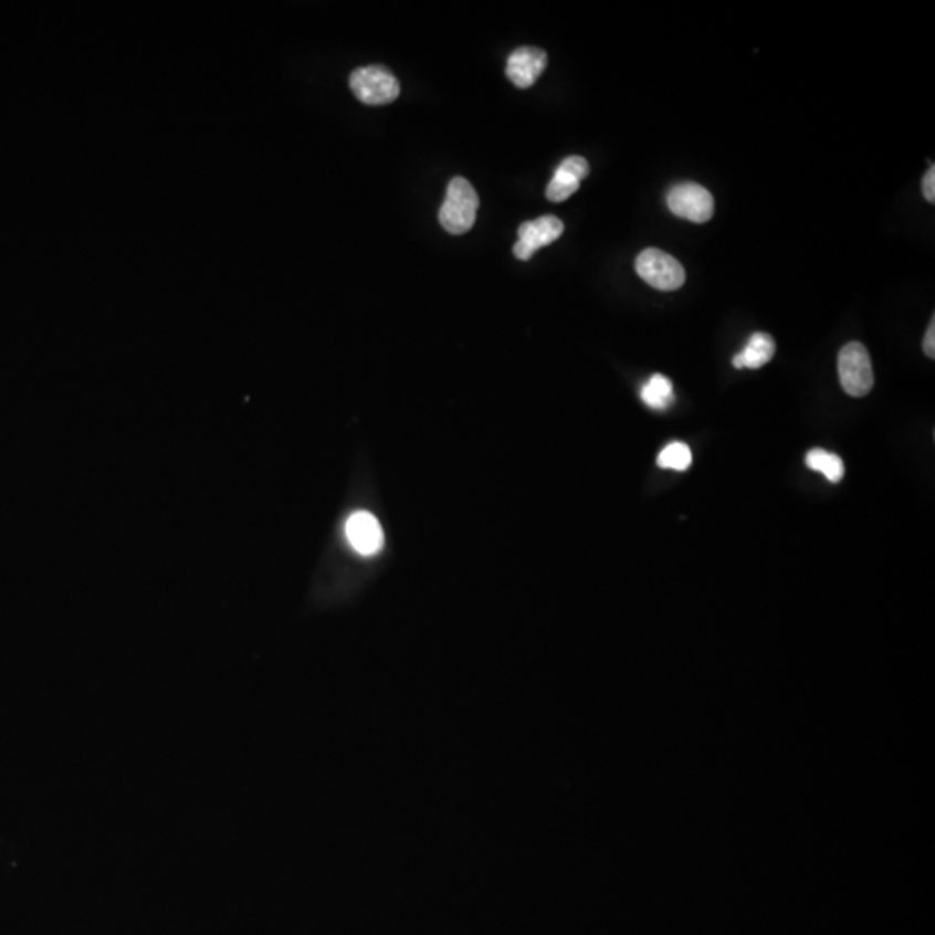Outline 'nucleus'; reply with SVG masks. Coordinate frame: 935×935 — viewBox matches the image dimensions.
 <instances>
[{
    "label": "nucleus",
    "instance_id": "obj_1",
    "mask_svg": "<svg viewBox=\"0 0 935 935\" xmlns=\"http://www.w3.org/2000/svg\"><path fill=\"white\" fill-rule=\"evenodd\" d=\"M479 212V195L463 177L449 182L444 204L440 208V224L451 234H464L475 224Z\"/></svg>",
    "mask_w": 935,
    "mask_h": 935
},
{
    "label": "nucleus",
    "instance_id": "obj_9",
    "mask_svg": "<svg viewBox=\"0 0 935 935\" xmlns=\"http://www.w3.org/2000/svg\"><path fill=\"white\" fill-rule=\"evenodd\" d=\"M588 174L589 164L582 156H568L561 161L560 167L556 168L555 176L546 189V198L555 203L568 200L574 192L579 191L580 182L588 177Z\"/></svg>",
    "mask_w": 935,
    "mask_h": 935
},
{
    "label": "nucleus",
    "instance_id": "obj_10",
    "mask_svg": "<svg viewBox=\"0 0 935 935\" xmlns=\"http://www.w3.org/2000/svg\"><path fill=\"white\" fill-rule=\"evenodd\" d=\"M776 344L768 333H754L742 353L733 357L736 369H759L775 357Z\"/></svg>",
    "mask_w": 935,
    "mask_h": 935
},
{
    "label": "nucleus",
    "instance_id": "obj_12",
    "mask_svg": "<svg viewBox=\"0 0 935 935\" xmlns=\"http://www.w3.org/2000/svg\"><path fill=\"white\" fill-rule=\"evenodd\" d=\"M806 464L812 472H820L831 484H839L845 475L842 458L824 449H811L806 456Z\"/></svg>",
    "mask_w": 935,
    "mask_h": 935
},
{
    "label": "nucleus",
    "instance_id": "obj_7",
    "mask_svg": "<svg viewBox=\"0 0 935 935\" xmlns=\"http://www.w3.org/2000/svg\"><path fill=\"white\" fill-rule=\"evenodd\" d=\"M345 536L354 551L360 556H375L384 548V528L378 518L369 512H356L348 516Z\"/></svg>",
    "mask_w": 935,
    "mask_h": 935
},
{
    "label": "nucleus",
    "instance_id": "obj_6",
    "mask_svg": "<svg viewBox=\"0 0 935 935\" xmlns=\"http://www.w3.org/2000/svg\"><path fill=\"white\" fill-rule=\"evenodd\" d=\"M564 222L555 216H543L519 225L518 243L513 249L516 259L530 260L537 250L558 240L564 234Z\"/></svg>",
    "mask_w": 935,
    "mask_h": 935
},
{
    "label": "nucleus",
    "instance_id": "obj_11",
    "mask_svg": "<svg viewBox=\"0 0 935 935\" xmlns=\"http://www.w3.org/2000/svg\"><path fill=\"white\" fill-rule=\"evenodd\" d=\"M641 400L648 408L665 411L674 402V387L668 376L653 375L641 388Z\"/></svg>",
    "mask_w": 935,
    "mask_h": 935
},
{
    "label": "nucleus",
    "instance_id": "obj_13",
    "mask_svg": "<svg viewBox=\"0 0 935 935\" xmlns=\"http://www.w3.org/2000/svg\"><path fill=\"white\" fill-rule=\"evenodd\" d=\"M692 449L687 448L683 442H672L668 448L662 449L656 463H659L660 468H664V470L686 472L687 468L692 466Z\"/></svg>",
    "mask_w": 935,
    "mask_h": 935
},
{
    "label": "nucleus",
    "instance_id": "obj_5",
    "mask_svg": "<svg viewBox=\"0 0 935 935\" xmlns=\"http://www.w3.org/2000/svg\"><path fill=\"white\" fill-rule=\"evenodd\" d=\"M668 207L675 217L704 224L714 216V198L707 189L693 182L674 186L668 195Z\"/></svg>",
    "mask_w": 935,
    "mask_h": 935
},
{
    "label": "nucleus",
    "instance_id": "obj_2",
    "mask_svg": "<svg viewBox=\"0 0 935 935\" xmlns=\"http://www.w3.org/2000/svg\"><path fill=\"white\" fill-rule=\"evenodd\" d=\"M354 96L369 106L390 104L399 97L400 84L390 70L381 64H369L350 75Z\"/></svg>",
    "mask_w": 935,
    "mask_h": 935
},
{
    "label": "nucleus",
    "instance_id": "obj_4",
    "mask_svg": "<svg viewBox=\"0 0 935 935\" xmlns=\"http://www.w3.org/2000/svg\"><path fill=\"white\" fill-rule=\"evenodd\" d=\"M635 272L644 283L662 292L680 290L686 281L683 265L674 256L659 249L641 252L635 259Z\"/></svg>",
    "mask_w": 935,
    "mask_h": 935
},
{
    "label": "nucleus",
    "instance_id": "obj_15",
    "mask_svg": "<svg viewBox=\"0 0 935 935\" xmlns=\"http://www.w3.org/2000/svg\"><path fill=\"white\" fill-rule=\"evenodd\" d=\"M924 350L927 354V357L934 359L935 357V321L932 319L931 326H928L927 335H925L924 340Z\"/></svg>",
    "mask_w": 935,
    "mask_h": 935
},
{
    "label": "nucleus",
    "instance_id": "obj_14",
    "mask_svg": "<svg viewBox=\"0 0 935 935\" xmlns=\"http://www.w3.org/2000/svg\"><path fill=\"white\" fill-rule=\"evenodd\" d=\"M924 197L928 203H934L935 200V168L931 167L924 177Z\"/></svg>",
    "mask_w": 935,
    "mask_h": 935
},
{
    "label": "nucleus",
    "instance_id": "obj_3",
    "mask_svg": "<svg viewBox=\"0 0 935 935\" xmlns=\"http://www.w3.org/2000/svg\"><path fill=\"white\" fill-rule=\"evenodd\" d=\"M839 378L843 392L851 397H864L872 392L875 385L872 359L860 342H851L840 350Z\"/></svg>",
    "mask_w": 935,
    "mask_h": 935
},
{
    "label": "nucleus",
    "instance_id": "obj_8",
    "mask_svg": "<svg viewBox=\"0 0 935 935\" xmlns=\"http://www.w3.org/2000/svg\"><path fill=\"white\" fill-rule=\"evenodd\" d=\"M546 64H548V56L543 49L519 48L508 57L506 75L516 87L528 88L536 84Z\"/></svg>",
    "mask_w": 935,
    "mask_h": 935
}]
</instances>
